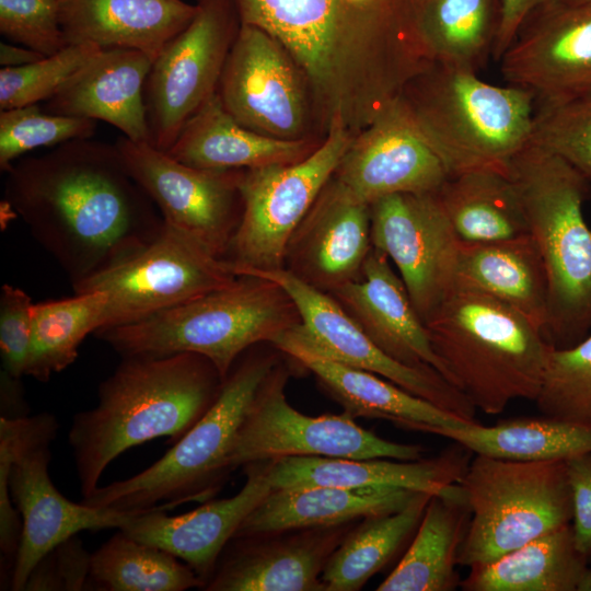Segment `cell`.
<instances>
[{"label":"cell","mask_w":591,"mask_h":591,"mask_svg":"<svg viewBox=\"0 0 591 591\" xmlns=\"http://www.w3.org/2000/svg\"><path fill=\"white\" fill-rule=\"evenodd\" d=\"M234 1L242 23L291 53L327 119H370L433 61L422 33L428 0Z\"/></svg>","instance_id":"obj_1"},{"label":"cell","mask_w":591,"mask_h":591,"mask_svg":"<svg viewBox=\"0 0 591 591\" xmlns=\"http://www.w3.org/2000/svg\"><path fill=\"white\" fill-rule=\"evenodd\" d=\"M5 173L7 209L22 219L72 286L139 252L164 227L115 143L71 140L21 159Z\"/></svg>","instance_id":"obj_2"},{"label":"cell","mask_w":591,"mask_h":591,"mask_svg":"<svg viewBox=\"0 0 591 591\" xmlns=\"http://www.w3.org/2000/svg\"><path fill=\"white\" fill-rule=\"evenodd\" d=\"M224 379L194 352L123 357L99 386L97 404L74 415L68 440L82 498L125 451L167 437L177 442L211 407Z\"/></svg>","instance_id":"obj_3"},{"label":"cell","mask_w":591,"mask_h":591,"mask_svg":"<svg viewBox=\"0 0 591 591\" xmlns=\"http://www.w3.org/2000/svg\"><path fill=\"white\" fill-rule=\"evenodd\" d=\"M58 429L48 413L0 417L1 570H12L13 591H24L36 564L63 541L85 530L123 529L148 511L100 508L62 496L49 475Z\"/></svg>","instance_id":"obj_4"},{"label":"cell","mask_w":591,"mask_h":591,"mask_svg":"<svg viewBox=\"0 0 591 591\" xmlns=\"http://www.w3.org/2000/svg\"><path fill=\"white\" fill-rule=\"evenodd\" d=\"M448 381L487 415L535 401L553 347L529 318L483 293L453 289L426 323Z\"/></svg>","instance_id":"obj_5"},{"label":"cell","mask_w":591,"mask_h":591,"mask_svg":"<svg viewBox=\"0 0 591 591\" xmlns=\"http://www.w3.org/2000/svg\"><path fill=\"white\" fill-rule=\"evenodd\" d=\"M399 99L449 177L482 170L509 173L531 140L534 96L485 82L477 72L433 61Z\"/></svg>","instance_id":"obj_6"},{"label":"cell","mask_w":591,"mask_h":591,"mask_svg":"<svg viewBox=\"0 0 591 591\" xmlns=\"http://www.w3.org/2000/svg\"><path fill=\"white\" fill-rule=\"evenodd\" d=\"M509 175L545 266V338L554 349L572 347L591 333V228L582 211L591 181L533 143L511 161Z\"/></svg>","instance_id":"obj_7"},{"label":"cell","mask_w":591,"mask_h":591,"mask_svg":"<svg viewBox=\"0 0 591 591\" xmlns=\"http://www.w3.org/2000/svg\"><path fill=\"white\" fill-rule=\"evenodd\" d=\"M301 322L294 300L279 283L239 275L224 288L95 335L121 357L201 355L225 379L247 349L274 344Z\"/></svg>","instance_id":"obj_8"},{"label":"cell","mask_w":591,"mask_h":591,"mask_svg":"<svg viewBox=\"0 0 591 591\" xmlns=\"http://www.w3.org/2000/svg\"><path fill=\"white\" fill-rule=\"evenodd\" d=\"M282 356L269 343L247 349L211 407L161 459L129 478L99 486L82 502L135 511L210 500L232 472L229 459L248 406Z\"/></svg>","instance_id":"obj_9"},{"label":"cell","mask_w":591,"mask_h":591,"mask_svg":"<svg viewBox=\"0 0 591 591\" xmlns=\"http://www.w3.org/2000/svg\"><path fill=\"white\" fill-rule=\"evenodd\" d=\"M459 484L471 512L459 565L488 564L571 522L566 460L511 461L476 454Z\"/></svg>","instance_id":"obj_10"},{"label":"cell","mask_w":591,"mask_h":591,"mask_svg":"<svg viewBox=\"0 0 591 591\" xmlns=\"http://www.w3.org/2000/svg\"><path fill=\"white\" fill-rule=\"evenodd\" d=\"M296 362L283 354L258 386L239 429L230 467L292 456L419 460L418 444L389 441L346 412L309 416L293 408L286 386Z\"/></svg>","instance_id":"obj_11"},{"label":"cell","mask_w":591,"mask_h":591,"mask_svg":"<svg viewBox=\"0 0 591 591\" xmlns=\"http://www.w3.org/2000/svg\"><path fill=\"white\" fill-rule=\"evenodd\" d=\"M354 136L334 119L321 144L300 162L243 170V213L223 260L235 275L283 268L288 241L332 178Z\"/></svg>","instance_id":"obj_12"},{"label":"cell","mask_w":591,"mask_h":591,"mask_svg":"<svg viewBox=\"0 0 591 591\" xmlns=\"http://www.w3.org/2000/svg\"><path fill=\"white\" fill-rule=\"evenodd\" d=\"M236 278L225 260L164 222L159 236L146 247L72 288L74 293L106 294L103 329L137 323Z\"/></svg>","instance_id":"obj_13"},{"label":"cell","mask_w":591,"mask_h":591,"mask_svg":"<svg viewBox=\"0 0 591 591\" xmlns=\"http://www.w3.org/2000/svg\"><path fill=\"white\" fill-rule=\"evenodd\" d=\"M196 13L153 61L144 84L150 143L175 142L187 120L217 92L242 21L234 0H195Z\"/></svg>","instance_id":"obj_14"},{"label":"cell","mask_w":591,"mask_h":591,"mask_svg":"<svg viewBox=\"0 0 591 591\" xmlns=\"http://www.w3.org/2000/svg\"><path fill=\"white\" fill-rule=\"evenodd\" d=\"M217 93L224 109L255 132L323 139L303 71L286 46L258 26L242 23Z\"/></svg>","instance_id":"obj_15"},{"label":"cell","mask_w":591,"mask_h":591,"mask_svg":"<svg viewBox=\"0 0 591 591\" xmlns=\"http://www.w3.org/2000/svg\"><path fill=\"white\" fill-rule=\"evenodd\" d=\"M115 146L127 171L153 200L164 222L223 259L243 213V170L194 167L149 142L124 136Z\"/></svg>","instance_id":"obj_16"},{"label":"cell","mask_w":591,"mask_h":591,"mask_svg":"<svg viewBox=\"0 0 591 591\" xmlns=\"http://www.w3.org/2000/svg\"><path fill=\"white\" fill-rule=\"evenodd\" d=\"M240 275L271 279L294 300L302 322L279 339L294 341L345 366L380 375L448 413L476 421V408L457 387L436 369L408 367L387 356L328 293L302 282L283 268L244 270Z\"/></svg>","instance_id":"obj_17"},{"label":"cell","mask_w":591,"mask_h":591,"mask_svg":"<svg viewBox=\"0 0 591 591\" xmlns=\"http://www.w3.org/2000/svg\"><path fill=\"white\" fill-rule=\"evenodd\" d=\"M372 245L398 270L425 324L454 289L460 240L438 193H402L370 205Z\"/></svg>","instance_id":"obj_18"},{"label":"cell","mask_w":591,"mask_h":591,"mask_svg":"<svg viewBox=\"0 0 591 591\" xmlns=\"http://www.w3.org/2000/svg\"><path fill=\"white\" fill-rule=\"evenodd\" d=\"M500 61L503 79L528 90L537 109L590 93L591 4L544 2L525 20Z\"/></svg>","instance_id":"obj_19"},{"label":"cell","mask_w":591,"mask_h":591,"mask_svg":"<svg viewBox=\"0 0 591 591\" xmlns=\"http://www.w3.org/2000/svg\"><path fill=\"white\" fill-rule=\"evenodd\" d=\"M333 177L371 205L402 193H434L449 178L399 96L356 135Z\"/></svg>","instance_id":"obj_20"},{"label":"cell","mask_w":591,"mask_h":591,"mask_svg":"<svg viewBox=\"0 0 591 591\" xmlns=\"http://www.w3.org/2000/svg\"><path fill=\"white\" fill-rule=\"evenodd\" d=\"M358 521L234 536L207 591H326L323 570Z\"/></svg>","instance_id":"obj_21"},{"label":"cell","mask_w":591,"mask_h":591,"mask_svg":"<svg viewBox=\"0 0 591 591\" xmlns=\"http://www.w3.org/2000/svg\"><path fill=\"white\" fill-rule=\"evenodd\" d=\"M372 246L370 205L332 176L291 234L283 269L329 293L362 278Z\"/></svg>","instance_id":"obj_22"},{"label":"cell","mask_w":591,"mask_h":591,"mask_svg":"<svg viewBox=\"0 0 591 591\" xmlns=\"http://www.w3.org/2000/svg\"><path fill=\"white\" fill-rule=\"evenodd\" d=\"M271 461L244 465L246 480L232 497L210 499L178 515H167L162 508L148 510L119 530L187 564L202 580L205 588L227 544L246 517L273 490L269 482Z\"/></svg>","instance_id":"obj_23"},{"label":"cell","mask_w":591,"mask_h":591,"mask_svg":"<svg viewBox=\"0 0 591 591\" xmlns=\"http://www.w3.org/2000/svg\"><path fill=\"white\" fill-rule=\"evenodd\" d=\"M387 356L413 368H432L447 380L427 326L385 253L372 246L362 278L328 293Z\"/></svg>","instance_id":"obj_24"},{"label":"cell","mask_w":591,"mask_h":591,"mask_svg":"<svg viewBox=\"0 0 591 591\" xmlns=\"http://www.w3.org/2000/svg\"><path fill=\"white\" fill-rule=\"evenodd\" d=\"M153 61L131 48H101L46 101L51 114L103 120L149 142L144 84Z\"/></svg>","instance_id":"obj_25"},{"label":"cell","mask_w":591,"mask_h":591,"mask_svg":"<svg viewBox=\"0 0 591 591\" xmlns=\"http://www.w3.org/2000/svg\"><path fill=\"white\" fill-rule=\"evenodd\" d=\"M460 445V444H459ZM452 449L431 459L396 460L292 456L273 460L269 482L275 489L313 486H391L431 495L460 482L468 456Z\"/></svg>","instance_id":"obj_26"},{"label":"cell","mask_w":591,"mask_h":591,"mask_svg":"<svg viewBox=\"0 0 591 591\" xmlns=\"http://www.w3.org/2000/svg\"><path fill=\"white\" fill-rule=\"evenodd\" d=\"M273 345L299 367L312 372L321 389L355 419H382L404 429L428 433L470 422L380 375L345 366L294 341L279 339Z\"/></svg>","instance_id":"obj_27"},{"label":"cell","mask_w":591,"mask_h":591,"mask_svg":"<svg viewBox=\"0 0 591 591\" xmlns=\"http://www.w3.org/2000/svg\"><path fill=\"white\" fill-rule=\"evenodd\" d=\"M67 44L131 48L152 61L196 13L184 0H58Z\"/></svg>","instance_id":"obj_28"},{"label":"cell","mask_w":591,"mask_h":591,"mask_svg":"<svg viewBox=\"0 0 591 591\" xmlns=\"http://www.w3.org/2000/svg\"><path fill=\"white\" fill-rule=\"evenodd\" d=\"M323 139L282 140L255 132L224 109L216 92L187 120L166 152L194 167L252 170L300 162Z\"/></svg>","instance_id":"obj_29"},{"label":"cell","mask_w":591,"mask_h":591,"mask_svg":"<svg viewBox=\"0 0 591 591\" xmlns=\"http://www.w3.org/2000/svg\"><path fill=\"white\" fill-rule=\"evenodd\" d=\"M454 289L475 291L502 302L529 318L545 337L547 277L530 233L494 242L460 241Z\"/></svg>","instance_id":"obj_30"},{"label":"cell","mask_w":591,"mask_h":591,"mask_svg":"<svg viewBox=\"0 0 591 591\" xmlns=\"http://www.w3.org/2000/svg\"><path fill=\"white\" fill-rule=\"evenodd\" d=\"M416 493L391 486L275 489L246 517L234 536L336 525L391 513L406 506Z\"/></svg>","instance_id":"obj_31"},{"label":"cell","mask_w":591,"mask_h":591,"mask_svg":"<svg viewBox=\"0 0 591 591\" xmlns=\"http://www.w3.org/2000/svg\"><path fill=\"white\" fill-rule=\"evenodd\" d=\"M471 512L459 483L430 497L407 552L376 591H451Z\"/></svg>","instance_id":"obj_32"},{"label":"cell","mask_w":591,"mask_h":591,"mask_svg":"<svg viewBox=\"0 0 591 591\" xmlns=\"http://www.w3.org/2000/svg\"><path fill=\"white\" fill-rule=\"evenodd\" d=\"M587 564L570 523L494 561L471 567L460 586L465 591H578Z\"/></svg>","instance_id":"obj_33"},{"label":"cell","mask_w":591,"mask_h":591,"mask_svg":"<svg viewBox=\"0 0 591 591\" xmlns=\"http://www.w3.org/2000/svg\"><path fill=\"white\" fill-rule=\"evenodd\" d=\"M432 434L453 440L475 454L511 461H554L591 452V425L543 417H518L493 426L477 421L438 428Z\"/></svg>","instance_id":"obj_34"},{"label":"cell","mask_w":591,"mask_h":591,"mask_svg":"<svg viewBox=\"0 0 591 591\" xmlns=\"http://www.w3.org/2000/svg\"><path fill=\"white\" fill-rule=\"evenodd\" d=\"M437 193L461 242H494L530 233L509 173L466 172L449 177Z\"/></svg>","instance_id":"obj_35"},{"label":"cell","mask_w":591,"mask_h":591,"mask_svg":"<svg viewBox=\"0 0 591 591\" xmlns=\"http://www.w3.org/2000/svg\"><path fill=\"white\" fill-rule=\"evenodd\" d=\"M431 496L417 491L402 509L358 521L323 570L326 591L361 589L417 530Z\"/></svg>","instance_id":"obj_36"},{"label":"cell","mask_w":591,"mask_h":591,"mask_svg":"<svg viewBox=\"0 0 591 591\" xmlns=\"http://www.w3.org/2000/svg\"><path fill=\"white\" fill-rule=\"evenodd\" d=\"M90 586L105 591H184L204 588L184 561L121 530L91 554Z\"/></svg>","instance_id":"obj_37"},{"label":"cell","mask_w":591,"mask_h":591,"mask_svg":"<svg viewBox=\"0 0 591 591\" xmlns=\"http://www.w3.org/2000/svg\"><path fill=\"white\" fill-rule=\"evenodd\" d=\"M500 0H428L422 33L433 61L477 72L493 55Z\"/></svg>","instance_id":"obj_38"},{"label":"cell","mask_w":591,"mask_h":591,"mask_svg":"<svg viewBox=\"0 0 591 591\" xmlns=\"http://www.w3.org/2000/svg\"><path fill=\"white\" fill-rule=\"evenodd\" d=\"M106 294L74 293L62 300L33 303L32 346L25 375L47 382L72 364L83 339L103 325Z\"/></svg>","instance_id":"obj_39"},{"label":"cell","mask_w":591,"mask_h":591,"mask_svg":"<svg viewBox=\"0 0 591 591\" xmlns=\"http://www.w3.org/2000/svg\"><path fill=\"white\" fill-rule=\"evenodd\" d=\"M534 402L545 416L591 425V333L572 347L552 349Z\"/></svg>","instance_id":"obj_40"},{"label":"cell","mask_w":591,"mask_h":591,"mask_svg":"<svg viewBox=\"0 0 591 591\" xmlns=\"http://www.w3.org/2000/svg\"><path fill=\"white\" fill-rule=\"evenodd\" d=\"M97 120L51 114L37 104L0 111V170L7 172L23 154L42 147L90 139Z\"/></svg>","instance_id":"obj_41"},{"label":"cell","mask_w":591,"mask_h":591,"mask_svg":"<svg viewBox=\"0 0 591 591\" xmlns=\"http://www.w3.org/2000/svg\"><path fill=\"white\" fill-rule=\"evenodd\" d=\"M101 47L92 43L69 44L58 53L32 63L0 69V108L47 101Z\"/></svg>","instance_id":"obj_42"},{"label":"cell","mask_w":591,"mask_h":591,"mask_svg":"<svg viewBox=\"0 0 591 591\" xmlns=\"http://www.w3.org/2000/svg\"><path fill=\"white\" fill-rule=\"evenodd\" d=\"M530 143L560 157L591 181V92L535 111Z\"/></svg>","instance_id":"obj_43"},{"label":"cell","mask_w":591,"mask_h":591,"mask_svg":"<svg viewBox=\"0 0 591 591\" xmlns=\"http://www.w3.org/2000/svg\"><path fill=\"white\" fill-rule=\"evenodd\" d=\"M0 33L44 56L68 45L59 23L58 0H0Z\"/></svg>","instance_id":"obj_44"},{"label":"cell","mask_w":591,"mask_h":591,"mask_svg":"<svg viewBox=\"0 0 591 591\" xmlns=\"http://www.w3.org/2000/svg\"><path fill=\"white\" fill-rule=\"evenodd\" d=\"M31 297L21 288L4 283L0 293V354L4 373L13 379L25 376L32 346Z\"/></svg>","instance_id":"obj_45"},{"label":"cell","mask_w":591,"mask_h":591,"mask_svg":"<svg viewBox=\"0 0 591 591\" xmlns=\"http://www.w3.org/2000/svg\"><path fill=\"white\" fill-rule=\"evenodd\" d=\"M89 554L77 535L48 552L34 567L24 590H84L90 586Z\"/></svg>","instance_id":"obj_46"},{"label":"cell","mask_w":591,"mask_h":591,"mask_svg":"<svg viewBox=\"0 0 591 591\" xmlns=\"http://www.w3.org/2000/svg\"><path fill=\"white\" fill-rule=\"evenodd\" d=\"M571 495V528L577 549L591 558V452L566 460Z\"/></svg>","instance_id":"obj_47"},{"label":"cell","mask_w":591,"mask_h":591,"mask_svg":"<svg viewBox=\"0 0 591 591\" xmlns=\"http://www.w3.org/2000/svg\"><path fill=\"white\" fill-rule=\"evenodd\" d=\"M548 0H500V18L491 57L500 60L530 14Z\"/></svg>","instance_id":"obj_48"},{"label":"cell","mask_w":591,"mask_h":591,"mask_svg":"<svg viewBox=\"0 0 591 591\" xmlns=\"http://www.w3.org/2000/svg\"><path fill=\"white\" fill-rule=\"evenodd\" d=\"M1 416L9 418L27 416L21 380L1 373Z\"/></svg>","instance_id":"obj_49"},{"label":"cell","mask_w":591,"mask_h":591,"mask_svg":"<svg viewBox=\"0 0 591 591\" xmlns=\"http://www.w3.org/2000/svg\"><path fill=\"white\" fill-rule=\"evenodd\" d=\"M45 57L36 50L25 46L0 43V66L1 68L22 67Z\"/></svg>","instance_id":"obj_50"},{"label":"cell","mask_w":591,"mask_h":591,"mask_svg":"<svg viewBox=\"0 0 591 591\" xmlns=\"http://www.w3.org/2000/svg\"><path fill=\"white\" fill-rule=\"evenodd\" d=\"M578 591H591V568H588L578 587Z\"/></svg>","instance_id":"obj_51"},{"label":"cell","mask_w":591,"mask_h":591,"mask_svg":"<svg viewBox=\"0 0 591 591\" xmlns=\"http://www.w3.org/2000/svg\"><path fill=\"white\" fill-rule=\"evenodd\" d=\"M568 3L591 4V0H560Z\"/></svg>","instance_id":"obj_52"}]
</instances>
